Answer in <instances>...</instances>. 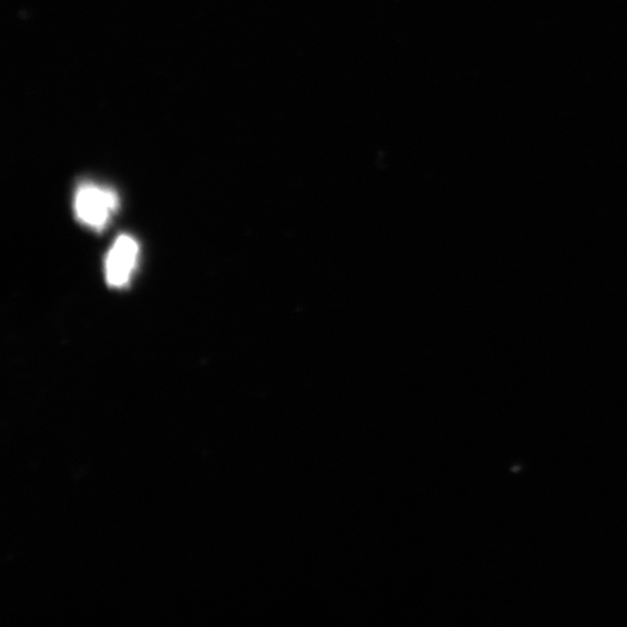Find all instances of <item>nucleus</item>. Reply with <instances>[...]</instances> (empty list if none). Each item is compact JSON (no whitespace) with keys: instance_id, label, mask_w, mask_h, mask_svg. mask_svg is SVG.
I'll list each match as a JSON object with an SVG mask.
<instances>
[{"instance_id":"f257e3e1","label":"nucleus","mask_w":627,"mask_h":627,"mask_svg":"<svg viewBox=\"0 0 627 627\" xmlns=\"http://www.w3.org/2000/svg\"><path fill=\"white\" fill-rule=\"evenodd\" d=\"M120 200L115 191L92 182L81 183L74 193V214L85 227L103 232L119 210Z\"/></svg>"},{"instance_id":"f03ea898","label":"nucleus","mask_w":627,"mask_h":627,"mask_svg":"<svg viewBox=\"0 0 627 627\" xmlns=\"http://www.w3.org/2000/svg\"><path fill=\"white\" fill-rule=\"evenodd\" d=\"M140 246L131 235H120L105 262L108 284L113 289H122L131 282L138 266Z\"/></svg>"}]
</instances>
